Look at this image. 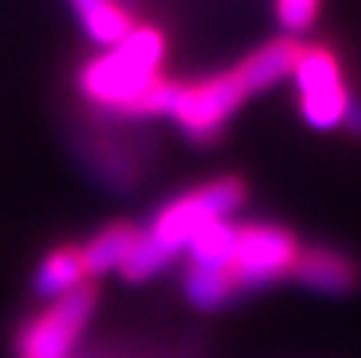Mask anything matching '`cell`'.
<instances>
[{"mask_svg": "<svg viewBox=\"0 0 361 358\" xmlns=\"http://www.w3.org/2000/svg\"><path fill=\"white\" fill-rule=\"evenodd\" d=\"M165 57V38L159 29L137 25L121 44L92 57L80 73V86L95 105L133 111L140 99L159 82V67Z\"/></svg>", "mask_w": 361, "mask_h": 358, "instance_id": "1", "label": "cell"}, {"mask_svg": "<svg viewBox=\"0 0 361 358\" xmlns=\"http://www.w3.org/2000/svg\"><path fill=\"white\" fill-rule=\"evenodd\" d=\"M244 203V184L235 178H219L212 184L190 190L184 197H175L169 206L159 209L156 222L146 228L152 241L171 257H180L197 228L209 226V222H222Z\"/></svg>", "mask_w": 361, "mask_h": 358, "instance_id": "2", "label": "cell"}, {"mask_svg": "<svg viewBox=\"0 0 361 358\" xmlns=\"http://www.w3.org/2000/svg\"><path fill=\"white\" fill-rule=\"evenodd\" d=\"M292 76H295V89H298V105H301L305 124L314 127V130L343 127L352 95L345 89L336 57L326 48H320V44L301 48Z\"/></svg>", "mask_w": 361, "mask_h": 358, "instance_id": "3", "label": "cell"}, {"mask_svg": "<svg viewBox=\"0 0 361 358\" xmlns=\"http://www.w3.org/2000/svg\"><path fill=\"white\" fill-rule=\"evenodd\" d=\"M95 311V292L89 285L73 295L51 302L16 336V358H73L76 340L82 336Z\"/></svg>", "mask_w": 361, "mask_h": 358, "instance_id": "4", "label": "cell"}, {"mask_svg": "<svg viewBox=\"0 0 361 358\" xmlns=\"http://www.w3.org/2000/svg\"><path fill=\"white\" fill-rule=\"evenodd\" d=\"M298 254V241L286 228L250 222V226H238V247L228 273L235 279L238 292L263 289V285L288 276Z\"/></svg>", "mask_w": 361, "mask_h": 358, "instance_id": "5", "label": "cell"}, {"mask_svg": "<svg viewBox=\"0 0 361 358\" xmlns=\"http://www.w3.org/2000/svg\"><path fill=\"white\" fill-rule=\"evenodd\" d=\"M244 89L235 73H219L212 80H203L197 86H180L175 108L169 118L178 121V127L197 143H209L225 121L238 111L244 101Z\"/></svg>", "mask_w": 361, "mask_h": 358, "instance_id": "6", "label": "cell"}, {"mask_svg": "<svg viewBox=\"0 0 361 358\" xmlns=\"http://www.w3.org/2000/svg\"><path fill=\"white\" fill-rule=\"evenodd\" d=\"M292 276L305 289L317 292V295H330V298L352 295L358 289V266L345 254L326 251V247L301 251L292 266Z\"/></svg>", "mask_w": 361, "mask_h": 358, "instance_id": "7", "label": "cell"}, {"mask_svg": "<svg viewBox=\"0 0 361 358\" xmlns=\"http://www.w3.org/2000/svg\"><path fill=\"white\" fill-rule=\"evenodd\" d=\"M298 44L292 38H276V42L257 48L241 67L235 70L238 82H241L244 92H263V89H273L276 82H282L288 73L295 70L298 61Z\"/></svg>", "mask_w": 361, "mask_h": 358, "instance_id": "8", "label": "cell"}, {"mask_svg": "<svg viewBox=\"0 0 361 358\" xmlns=\"http://www.w3.org/2000/svg\"><path fill=\"white\" fill-rule=\"evenodd\" d=\"M235 247H238V226L228 219L222 222H209V226L197 228L187 241V257L190 266L197 270H231V260H235Z\"/></svg>", "mask_w": 361, "mask_h": 358, "instance_id": "9", "label": "cell"}, {"mask_svg": "<svg viewBox=\"0 0 361 358\" xmlns=\"http://www.w3.org/2000/svg\"><path fill=\"white\" fill-rule=\"evenodd\" d=\"M137 235L140 232L130 226H108L95 238H89L80 251L86 276H105L111 270H121L137 245Z\"/></svg>", "mask_w": 361, "mask_h": 358, "instance_id": "10", "label": "cell"}, {"mask_svg": "<svg viewBox=\"0 0 361 358\" xmlns=\"http://www.w3.org/2000/svg\"><path fill=\"white\" fill-rule=\"evenodd\" d=\"M73 13L80 16V25L95 44L111 51L130 35V16L114 0H70Z\"/></svg>", "mask_w": 361, "mask_h": 358, "instance_id": "11", "label": "cell"}, {"mask_svg": "<svg viewBox=\"0 0 361 358\" xmlns=\"http://www.w3.org/2000/svg\"><path fill=\"white\" fill-rule=\"evenodd\" d=\"M35 295L42 298H67L73 295L76 289L86 285V270H82V260H80V251L76 247H63V251H54L42 260L35 273Z\"/></svg>", "mask_w": 361, "mask_h": 358, "instance_id": "12", "label": "cell"}, {"mask_svg": "<svg viewBox=\"0 0 361 358\" xmlns=\"http://www.w3.org/2000/svg\"><path fill=\"white\" fill-rule=\"evenodd\" d=\"M184 295L197 311H219V308H225V304L235 302L238 285H235V279H231V273L187 266Z\"/></svg>", "mask_w": 361, "mask_h": 358, "instance_id": "13", "label": "cell"}, {"mask_svg": "<svg viewBox=\"0 0 361 358\" xmlns=\"http://www.w3.org/2000/svg\"><path fill=\"white\" fill-rule=\"evenodd\" d=\"M317 13H320V0H276V19L292 35L311 29L317 23Z\"/></svg>", "mask_w": 361, "mask_h": 358, "instance_id": "14", "label": "cell"}, {"mask_svg": "<svg viewBox=\"0 0 361 358\" xmlns=\"http://www.w3.org/2000/svg\"><path fill=\"white\" fill-rule=\"evenodd\" d=\"M343 127H345V130H352L355 137H361V101H355V99L349 101L345 118H343Z\"/></svg>", "mask_w": 361, "mask_h": 358, "instance_id": "15", "label": "cell"}]
</instances>
